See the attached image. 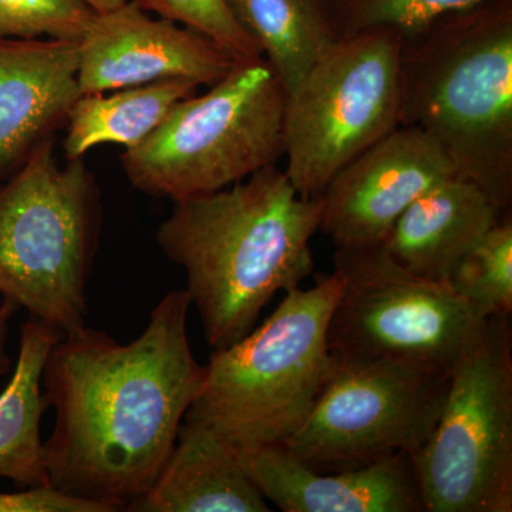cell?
<instances>
[{
  "instance_id": "obj_11",
  "label": "cell",
  "mask_w": 512,
  "mask_h": 512,
  "mask_svg": "<svg viewBox=\"0 0 512 512\" xmlns=\"http://www.w3.org/2000/svg\"><path fill=\"white\" fill-rule=\"evenodd\" d=\"M456 174L453 161L424 131L394 128L330 181L320 195L319 231L336 248L383 242L417 198Z\"/></svg>"
},
{
  "instance_id": "obj_6",
  "label": "cell",
  "mask_w": 512,
  "mask_h": 512,
  "mask_svg": "<svg viewBox=\"0 0 512 512\" xmlns=\"http://www.w3.org/2000/svg\"><path fill=\"white\" fill-rule=\"evenodd\" d=\"M210 87L178 101L121 156L136 190L181 201L231 187L285 156L286 92L264 57L238 62Z\"/></svg>"
},
{
  "instance_id": "obj_19",
  "label": "cell",
  "mask_w": 512,
  "mask_h": 512,
  "mask_svg": "<svg viewBox=\"0 0 512 512\" xmlns=\"http://www.w3.org/2000/svg\"><path fill=\"white\" fill-rule=\"evenodd\" d=\"M262 50L286 94L338 43L325 0H225Z\"/></svg>"
},
{
  "instance_id": "obj_8",
  "label": "cell",
  "mask_w": 512,
  "mask_h": 512,
  "mask_svg": "<svg viewBox=\"0 0 512 512\" xmlns=\"http://www.w3.org/2000/svg\"><path fill=\"white\" fill-rule=\"evenodd\" d=\"M392 28L340 37L286 94L285 173L320 198L357 156L400 126V49Z\"/></svg>"
},
{
  "instance_id": "obj_1",
  "label": "cell",
  "mask_w": 512,
  "mask_h": 512,
  "mask_svg": "<svg viewBox=\"0 0 512 512\" xmlns=\"http://www.w3.org/2000/svg\"><path fill=\"white\" fill-rule=\"evenodd\" d=\"M190 308L185 289L170 291L133 342L83 326L52 346L42 376L56 412L45 443L52 487L110 512L128 511L150 490L204 383Z\"/></svg>"
},
{
  "instance_id": "obj_9",
  "label": "cell",
  "mask_w": 512,
  "mask_h": 512,
  "mask_svg": "<svg viewBox=\"0 0 512 512\" xmlns=\"http://www.w3.org/2000/svg\"><path fill=\"white\" fill-rule=\"evenodd\" d=\"M342 279L329 320L338 362H402L450 372L484 318L448 282L404 269L382 242L336 248Z\"/></svg>"
},
{
  "instance_id": "obj_14",
  "label": "cell",
  "mask_w": 512,
  "mask_h": 512,
  "mask_svg": "<svg viewBox=\"0 0 512 512\" xmlns=\"http://www.w3.org/2000/svg\"><path fill=\"white\" fill-rule=\"evenodd\" d=\"M79 42L0 37V180L82 96Z\"/></svg>"
},
{
  "instance_id": "obj_20",
  "label": "cell",
  "mask_w": 512,
  "mask_h": 512,
  "mask_svg": "<svg viewBox=\"0 0 512 512\" xmlns=\"http://www.w3.org/2000/svg\"><path fill=\"white\" fill-rule=\"evenodd\" d=\"M448 284L481 318L511 315V214L495 222L460 259Z\"/></svg>"
},
{
  "instance_id": "obj_13",
  "label": "cell",
  "mask_w": 512,
  "mask_h": 512,
  "mask_svg": "<svg viewBox=\"0 0 512 512\" xmlns=\"http://www.w3.org/2000/svg\"><path fill=\"white\" fill-rule=\"evenodd\" d=\"M237 453L265 500L284 512H424L412 454L320 473L282 446Z\"/></svg>"
},
{
  "instance_id": "obj_12",
  "label": "cell",
  "mask_w": 512,
  "mask_h": 512,
  "mask_svg": "<svg viewBox=\"0 0 512 512\" xmlns=\"http://www.w3.org/2000/svg\"><path fill=\"white\" fill-rule=\"evenodd\" d=\"M227 52L197 30L154 19L134 0L97 13L79 42L80 93L96 94L184 79L212 86L231 72Z\"/></svg>"
},
{
  "instance_id": "obj_26",
  "label": "cell",
  "mask_w": 512,
  "mask_h": 512,
  "mask_svg": "<svg viewBox=\"0 0 512 512\" xmlns=\"http://www.w3.org/2000/svg\"><path fill=\"white\" fill-rule=\"evenodd\" d=\"M96 13L109 12L124 5L128 0H86Z\"/></svg>"
},
{
  "instance_id": "obj_18",
  "label": "cell",
  "mask_w": 512,
  "mask_h": 512,
  "mask_svg": "<svg viewBox=\"0 0 512 512\" xmlns=\"http://www.w3.org/2000/svg\"><path fill=\"white\" fill-rule=\"evenodd\" d=\"M198 87L191 80L170 79L111 93L82 94L67 114V160H82L101 144H119L126 150L138 146L178 101L195 94Z\"/></svg>"
},
{
  "instance_id": "obj_16",
  "label": "cell",
  "mask_w": 512,
  "mask_h": 512,
  "mask_svg": "<svg viewBox=\"0 0 512 512\" xmlns=\"http://www.w3.org/2000/svg\"><path fill=\"white\" fill-rule=\"evenodd\" d=\"M128 511L268 512V501L237 450L200 424L183 421L157 480Z\"/></svg>"
},
{
  "instance_id": "obj_5",
  "label": "cell",
  "mask_w": 512,
  "mask_h": 512,
  "mask_svg": "<svg viewBox=\"0 0 512 512\" xmlns=\"http://www.w3.org/2000/svg\"><path fill=\"white\" fill-rule=\"evenodd\" d=\"M99 225L83 158L60 167L42 138L0 187V296L63 335L86 326Z\"/></svg>"
},
{
  "instance_id": "obj_7",
  "label": "cell",
  "mask_w": 512,
  "mask_h": 512,
  "mask_svg": "<svg viewBox=\"0 0 512 512\" xmlns=\"http://www.w3.org/2000/svg\"><path fill=\"white\" fill-rule=\"evenodd\" d=\"M424 512L512 511V332L491 316L450 372L433 433L413 456Z\"/></svg>"
},
{
  "instance_id": "obj_21",
  "label": "cell",
  "mask_w": 512,
  "mask_h": 512,
  "mask_svg": "<svg viewBox=\"0 0 512 512\" xmlns=\"http://www.w3.org/2000/svg\"><path fill=\"white\" fill-rule=\"evenodd\" d=\"M480 2L483 0H325V5L343 37L377 28L414 32L447 13Z\"/></svg>"
},
{
  "instance_id": "obj_3",
  "label": "cell",
  "mask_w": 512,
  "mask_h": 512,
  "mask_svg": "<svg viewBox=\"0 0 512 512\" xmlns=\"http://www.w3.org/2000/svg\"><path fill=\"white\" fill-rule=\"evenodd\" d=\"M400 126L433 138L457 175L510 214L512 0H483L403 33Z\"/></svg>"
},
{
  "instance_id": "obj_15",
  "label": "cell",
  "mask_w": 512,
  "mask_h": 512,
  "mask_svg": "<svg viewBox=\"0 0 512 512\" xmlns=\"http://www.w3.org/2000/svg\"><path fill=\"white\" fill-rule=\"evenodd\" d=\"M505 215L478 185L451 175L417 198L382 244L412 274L448 282L460 259Z\"/></svg>"
},
{
  "instance_id": "obj_17",
  "label": "cell",
  "mask_w": 512,
  "mask_h": 512,
  "mask_svg": "<svg viewBox=\"0 0 512 512\" xmlns=\"http://www.w3.org/2000/svg\"><path fill=\"white\" fill-rule=\"evenodd\" d=\"M63 333L36 318L20 328L18 363L0 393V478L19 487L50 485L40 421L47 404L42 392L43 367L50 349Z\"/></svg>"
},
{
  "instance_id": "obj_22",
  "label": "cell",
  "mask_w": 512,
  "mask_h": 512,
  "mask_svg": "<svg viewBox=\"0 0 512 512\" xmlns=\"http://www.w3.org/2000/svg\"><path fill=\"white\" fill-rule=\"evenodd\" d=\"M96 15L86 0H0V37L80 42Z\"/></svg>"
},
{
  "instance_id": "obj_24",
  "label": "cell",
  "mask_w": 512,
  "mask_h": 512,
  "mask_svg": "<svg viewBox=\"0 0 512 512\" xmlns=\"http://www.w3.org/2000/svg\"><path fill=\"white\" fill-rule=\"evenodd\" d=\"M0 512H110L104 505L74 497L52 485L0 493Z\"/></svg>"
},
{
  "instance_id": "obj_23",
  "label": "cell",
  "mask_w": 512,
  "mask_h": 512,
  "mask_svg": "<svg viewBox=\"0 0 512 512\" xmlns=\"http://www.w3.org/2000/svg\"><path fill=\"white\" fill-rule=\"evenodd\" d=\"M140 8L156 13L208 37L235 62L258 59L261 47L239 25L225 0H134Z\"/></svg>"
},
{
  "instance_id": "obj_2",
  "label": "cell",
  "mask_w": 512,
  "mask_h": 512,
  "mask_svg": "<svg viewBox=\"0 0 512 512\" xmlns=\"http://www.w3.org/2000/svg\"><path fill=\"white\" fill-rule=\"evenodd\" d=\"M320 221L322 198H303L276 165L174 202L157 242L184 269L212 349L247 336L276 293L301 288L313 274L311 239Z\"/></svg>"
},
{
  "instance_id": "obj_25",
  "label": "cell",
  "mask_w": 512,
  "mask_h": 512,
  "mask_svg": "<svg viewBox=\"0 0 512 512\" xmlns=\"http://www.w3.org/2000/svg\"><path fill=\"white\" fill-rule=\"evenodd\" d=\"M18 309V306L5 301V299L0 302V377L5 376L12 366L8 353H6V342H8L9 335V320Z\"/></svg>"
},
{
  "instance_id": "obj_10",
  "label": "cell",
  "mask_w": 512,
  "mask_h": 512,
  "mask_svg": "<svg viewBox=\"0 0 512 512\" xmlns=\"http://www.w3.org/2000/svg\"><path fill=\"white\" fill-rule=\"evenodd\" d=\"M450 372L402 362H339L309 419L282 447L320 473L414 456L440 419Z\"/></svg>"
},
{
  "instance_id": "obj_4",
  "label": "cell",
  "mask_w": 512,
  "mask_h": 512,
  "mask_svg": "<svg viewBox=\"0 0 512 512\" xmlns=\"http://www.w3.org/2000/svg\"><path fill=\"white\" fill-rule=\"evenodd\" d=\"M340 289L338 272L318 274L312 288L286 292L261 326L215 349L184 420L237 451L284 446L338 372L328 330Z\"/></svg>"
}]
</instances>
